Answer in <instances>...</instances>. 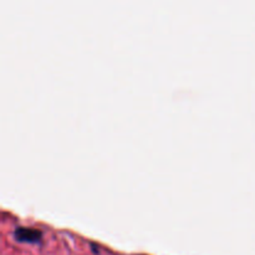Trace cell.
I'll return each mask as SVG.
<instances>
[{
    "label": "cell",
    "instance_id": "cell-1",
    "mask_svg": "<svg viewBox=\"0 0 255 255\" xmlns=\"http://www.w3.org/2000/svg\"><path fill=\"white\" fill-rule=\"evenodd\" d=\"M14 236L17 241L24 242V243H39L41 241V233L34 228L20 227V228H16Z\"/></svg>",
    "mask_w": 255,
    "mask_h": 255
}]
</instances>
